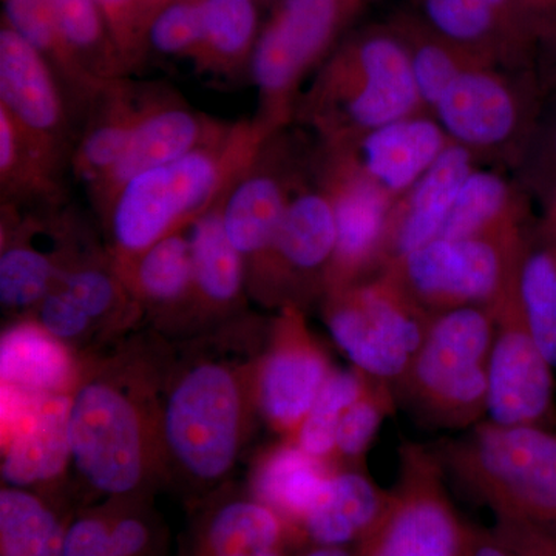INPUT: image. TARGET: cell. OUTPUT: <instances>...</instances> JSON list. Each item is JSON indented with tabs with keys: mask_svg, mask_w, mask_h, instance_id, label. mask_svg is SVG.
I'll list each match as a JSON object with an SVG mask.
<instances>
[{
	"mask_svg": "<svg viewBox=\"0 0 556 556\" xmlns=\"http://www.w3.org/2000/svg\"><path fill=\"white\" fill-rule=\"evenodd\" d=\"M273 129L255 119L222 141L130 179L108 212L116 262L126 265L156 241L189 228L257 161Z\"/></svg>",
	"mask_w": 556,
	"mask_h": 556,
	"instance_id": "6da1fadb",
	"label": "cell"
},
{
	"mask_svg": "<svg viewBox=\"0 0 556 556\" xmlns=\"http://www.w3.org/2000/svg\"><path fill=\"white\" fill-rule=\"evenodd\" d=\"M437 455L496 519L556 538V433L551 428L482 420Z\"/></svg>",
	"mask_w": 556,
	"mask_h": 556,
	"instance_id": "7a4b0ae2",
	"label": "cell"
},
{
	"mask_svg": "<svg viewBox=\"0 0 556 556\" xmlns=\"http://www.w3.org/2000/svg\"><path fill=\"white\" fill-rule=\"evenodd\" d=\"M495 316L485 306L434 314L426 338L396 386L428 424L453 430L486 417Z\"/></svg>",
	"mask_w": 556,
	"mask_h": 556,
	"instance_id": "3957f363",
	"label": "cell"
},
{
	"mask_svg": "<svg viewBox=\"0 0 556 556\" xmlns=\"http://www.w3.org/2000/svg\"><path fill=\"white\" fill-rule=\"evenodd\" d=\"M404 36L376 30L340 51L309 98L331 146L354 141L422 108Z\"/></svg>",
	"mask_w": 556,
	"mask_h": 556,
	"instance_id": "277c9868",
	"label": "cell"
},
{
	"mask_svg": "<svg viewBox=\"0 0 556 556\" xmlns=\"http://www.w3.org/2000/svg\"><path fill=\"white\" fill-rule=\"evenodd\" d=\"M327 294L325 320L340 350L358 371L394 386L419 350L433 314L388 268Z\"/></svg>",
	"mask_w": 556,
	"mask_h": 556,
	"instance_id": "5b68a950",
	"label": "cell"
},
{
	"mask_svg": "<svg viewBox=\"0 0 556 556\" xmlns=\"http://www.w3.org/2000/svg\"><path fill=\"white\" fill-rule=\"evenodd\" d=\"M244 424V394L236 372L201 362L172 387L163 434L178 466L199 481H217L236 463Z\"/></svg>",
	"mask_w": 556,
	"mask_h": 556,
	"instance_id": "8992f818",
	"label": "cell"
},
{
	"mask_svg": "<svg viewBox=\"0 0 556 556\" xmlns=\"http://www.w3.org/2000/svg\"><path fill=\"white\" fill-rule=\"evenodd\" d=\"M521 249L518 232L439 237L386 268L433 316L463 306L492 308L517 277Z\"/></svg>",
	"mask_w": 556,
	"mask_h": 556,
	"instance_id": "52a82bcc",
	"label": "cell"
},
{
	"mask_svg": "<svg viewBox=\"0 0 556 556\" xmlns=\"http://www.w3.org/2000/svg\"><path fill=\"white\" fill-rule=\"evenodd\" d=\"M442 477L438 455L402 445L396 485L357 556H466L471 526L457 515Z\"/></svg>",
	"mask_w": 556,
	"mask_h": 556,
	"instance_id": "ba28073f",
	"label": "cell"
},
{
	"mask_svg": "<svg viewBox=\"0 0 556 556\" xmlns=\"http://www.w3.org/2000/svg\"><path fill=\"white\" fill-rule=\"evenodd\" d=\"M72 463L105 495L137 489L148 468V430L137 401L108 379H91L72 396Z\"/></svg>",
	"mask_w": 556,
	"mask_h": 556,
	"instance_id": "9c48e42d",
	"label": "cell"
},
{
	"mask_svg": "<svg viewBox=\"0 0 556 556\" xmlns=\"http://www.w3.org/2000/svg\"><path fill=\"white\" fill-rule=\"evenodd\" d=\"M350 7L351 0H281L251 56L258 119L270 129L288 119L303 76L327 51Z\"/></svg>",
	"mask_w": 556,
	"mask_h": 556,
	"instance_id": "30bf717a",
	"label": "cell"
},
{
	"mask_svg": "<svg viewBox=\"0 0 556 556\" xmlns=\"http://www.w3.org/2000/svg\"><path fill=\"white\" fill-rule=\"evenodd\" d=\"M489 361V422L551 428L556 420L555 368L538 346L519 303L517 277L495 305Z\"/></svg>",
	"mask_w": 556,
	"mask_h": 556,
	"instance_id": "8fae6325",
	"label": "cell"
},
{
	"mask_svg": "<svg viewBox=\"0 0 556 556\" xmlns=\"http://www.w3.org/2000/svg\"><path fill=\"white\" fill-rule=\"evenodd\" d=\"M325 179L338 228L334 257L325 281L327 292L351 287L383 269L391 217L397 200L336 150Z\"/></svg>",
	"mask_w": 556,
	"mask_h": 556,
	"instance_id": "7c38bea8",
	"label": "cell"
},
{
	"mask_svg": "<svg viewBox=\"0 0 556 556\" xmlns=\"http://www.w3.org/2000/svg\"><path fill=\"white\" fill-rule=\"evenodd\" d=\"M332 371L298 305L287 303L257 375L255 393L265 419L294 437Z\"/></svg>",
	"mask_w": 556,
	"mask_h": 556,
	"instance_id": "4fadbf2b",
	"label": "cell"
},
{
	"mask_svg": "<svg viewBox=\"0 0 556 556\" xmlns=\"http://www.w3.org/2000/svg\"><path fill=\"white\" fill-rule=\"evenodd\" d=\"M230 127L178 100L152 94L126 152L109 177L91 192L94 203L108 214L113 200L130 179L222 141Z\"/></svg>",
	"mask_w": 556,
	"mask_h": 556,
	"instance_id": "5bb4252c",
	"label": "cell"
},
{
	"mask_svg": "<svg viewBox=\"0 0 556 556\" xmlns=\"http://www.w3.org/2000/svg\"><path fill=\"white\" fill-rule=\"evenodd\" d=\"M0 105L33 142L61 160L67 129L64 87L49 61L10 27L0 31Z\"/></svg>",
	"mask_w": 556,
	"mask_h": 556,
	"instance_id": "9a60e30c",
	"label": "cell"
},
{
	"mask_svg": "<svg viewBox=\"0 0 556 556\" xmlns=\"http://www.w3.org/2000/svg\"><path fill=\"white\" fill-rule=\"evenodd\" d=\"M433 110L448 138L470 150L506 144L522 112L515 87L481 62L464 68Z\"/></svg>",
	"mask_w": 556,
	"mask_h": 556,
	"instance_id": "2e32d148",
	"label": "cell"
},
{
	"mask_svg": "<svg viewBox=\"0 0 556 556\" xmlns=\"http://www.w3.org/2000/svg\"><path fill=\"white\" fill-rule=\"evenodd\" d=\"M450 142L438 121L416 113L332 148L399 200L433 166Z\"/></svg>",
	"mask_w": 556,
	"mask_h": 556,
	"instance_id": "e0dca14e",
	"label": "cell"
},
{
	"mask_svg": "<svg viewBox=\"0 0 556 556\" xmlns=\"http://www.w3.org/2000/svg\"><path fill=\"white\" fill-rule=\"evenodd\" d=\"M471 161L470 149L450 142L424 177L397 200L391 217L386 266L439 239L457 193L473 172Z\"/></svg>",
	"mask_w": 556,
	"mask_h": 556,
	"instance_id": "ac0fdd59",
	"label": "cell"
},
{
	"mask_svg": "<svg viewBox=\"0 0 556 556\" xmlns=\"http://www.w3.org/2000/svg\"><path fill=\"white\" fill-rule=\"evenodd\" d=\"M338 243L334 207L325 189L303 190L289 201L273 248L257 265L274 280L325 285Z\"/></svg>",
	"mask_w": 556,
	"mask_h": 556,
	"instance_id": "d6986e66",
	"label": "cell"
},
{
	"mask_svg": "<svg viewBox=\"0 0 556 556\" xmlns=\"http://www.w3.org/2000/svg\"><path fill=\"white\" fill-rule=\"evenodd\" d=\"M72 396L53 394L3 438L2 479L9 486L53 481L72 463L70 441Z\"/></svg>",
	"mask_w": 556,
	"mask_h": 556,
	"instance_id": "ffe728a7",
	"label": "cell"
},
{
	"mask_svg": "<svg viewBox=\"0 0 556 556\" xmlns=\"http://www.w3.org/2000/svg\"><path fill=\"white\" fill-rule=\"evenodd\" d=\"M390 492L357 470L331 471L300 529L317 547L361 543L386 510Z\"/></svg>",
	"mask_w": 556,
	"mask_h": 556,
	"instance_id": "44dd1931",
	"label": "cell"
},
{
	"mask_svg": "<svg viewBox=\"0 0 556 556\" xmlns=\"http://www.w3.org/2000/svg\"><path fill=\"white\" fill-rule=\"evenodd\" d=\"M152 94H139L118 79L94 98L93 113L73 152L76 177L93 192L115 169L144 115Z\"/></svg>",
	"mask_w": 556,
	"mask_h": 556,
	"instance_id": "7402d4cb",
	"label": "cell"
},
{
	"mask_svg": "<svg viewBox=\"0 0 556 556\" xmlns=\"http://www.w3.org/2000/svg\"><path fill=\"white\" fill-rule=\"evenodd\" d=\"M262 156V153H260ZM260 156L237 178L222 200L226 232L244 260L258 263L273 248L291 190Z\"/></svg>",
	"mask_w": 556,
	"mask_h": 556,
	"instance_id": "603a6c76",
	"label": "cell"
},
{
	"mask_svg": "<svg viewBox=\"0 0 556 556\" xmlns=\"http://www.w3.org/2000/svg\"><path fill=\"white\" fill-rule=\"evenodd\" d=\"M73 375L75 364L68 348L38 321H22L3 332L0 340L2 386L53 396L65 393Z\"/></svg>",
	"mask_w": 556,
	"mask_h": 556,
	"instance_id": "cb8c5ba5",
	"label": "cell"
},
{
	"mask_svg": "<svg viewBox=\"0 0 556 556\" xmlns=\"http://www.w3.org/2000/svg\"><path fill=\"white\" fill-rule=\"evenodd\" d=\"M332 468L308 455L294 441L280 445L266 455L254 478V492L287 522L302 526L316 503Z\"/></svg>",
	"mask_w": 556,
	"mask_h": 556,
	"instance_id": "d4e9b609",
	"label": "cell"
},
{
	"mask_svg": "<svg viewBox=\"0 0 556 556\" xmlns=\"http://www.w3.org/2000/svg\"><path fill=\"white\" fill-rule=\"evenodd\" d=\"M222 200L193 219L188 228L193 289L212 306H228L236 302L247 277V260L226 232Z\"/></svg>",
	"mask_w": 556,
	"mask_h": 556,
	"instance_id": "484cf974",
	"label": "cell"
},
{
	"mask_svg": "<svg viewBox=\"0 0 556 556\" xmlns=\"http://www.w3.org/2000/svg\"><path fill=\"white\" fill-rule=\"evenodd\" d=\"M517 288L527 327L556 369V223L536 243H522Z\"/></svg>",
	"mask_w": 556,
	"mask_h": 556,
	"instance_id": "4316f807",
	"label": "cell"
},
{
	"mask_svg": "<svg viewBox=\"0 0 556 556\" xmlns=\"http://www.w3.org/2000/svg\"><path fill=\"white\" fill-rule=\"evenodd\" d=\"M116 273L142 300L155 305H177L193 291L188 228L156 241L131 262L116 266Z\"/></svg>",
	"mask_w": 556,
	"mask_h": 556,
	"instance_id": "83f0119b",
	"label": "cell"
},
{
	"mask_svg": "<svg viewBox=\"0 0 556 556\" xmlns=\"http://www.w3.org/2000/svg\"><path fill=\"white\" fill-rule=\"evenodd\" d=\"M62 39L83 68L101 86L119 79L126 61L110 33L98 0H46Z\"/></svg>",
	"mask_w": 556,
	"mask_h": 556,
	"instance_id": "f1b7e54d",
	"label": "cell"
},
{
	"mask_svg": "<svg viewBox=\"0 0 556 556\" xmlns=\"http://www.w3.org/2000/svg\"><path fill=\"white\" fill-rule=\"evenodd\" d=\"M7 27L31 43L49 61L64 89L80 100L93 102L108 86L91 78L62 39L46 0H3Z\"/></svg>",
	"mask_w": 556,
	"mask_h": 556,
	"instance_id": "f546056e",
	"label": "cell"
},
{
	"mask_svg": "<svg viewBox=\"0 0 556 556\" xmlns=\"http://www.w3.org/2000/svg\"><path fill=\"white\" fill-rule=\"evenodd\" d=\"M65 262L61 249H43L31 237L17 236L3 244L0 255V302L9 311H24L39 306L56 288Z\"/></svg>",
	"mask_w": 556,
	"mask_h": 556,
	"instance_id": "4dcf8cb0",
	"label": "cell"
},
{
	"mask_svg": "<svg viewBox=\"0 0 556 556\" xmlns=\"http://www.w3.org/2000/svg\"><path fill=\"white\" fill-rule=\"evenodd\" d=\"M514 195L510 186L493 172L473 170L457 193L442 228V239L503 236L515 228Z\"/></svg>",
	"mask_w": 556,
	"mask_h": 556,
	"instance_id": "1f68e13d",
	"label": "cell"
},
{
	"mask_svg": "<svg viewBox=\"0 0 556 556\" xmlns=\"http://www.w3.org/2000/svg\"><path fill=\"white\" fill-rule=\"evenodd\" d=\"M203 39L193 60L203 70L230 72L252 56L257 42L254 0H201Z\"/></svg>",
	"mask_w": 556,
	"mask_h": 556,
	"instance_id": "d6a6232c",
	"label": "cell"
},
{
	"mask_svg": "<svg viewBox=\"0 0 556 556\" xmlns=\"http://www.w3.org/2000/svg\"><path fill=\"white\" fill-rule=\"evenodd\" d=\"M65 533L39 497L16 486L0 493L2 556H64Z\"/></svg>",
	"mask_w": 556,
	"mask_h": 556,
	"instance_id": "836d02e7",
	"label": "cell"
},
{
	"mask_svg": "<svg viewBox=\"0 0 556 556\" xmlns=\"http://www.w3.org/2000/svg\"><path fill=\"white\" fill-rule=\"evenodd\" d=\"M369 376L358 369H334L295 431L292 441L308 455L331 464L334 459L336 434L343 415L367 387Z\"/></svg>",
	"mask_w": 556,
	"mask_h": 556,
	"instance_id": "e575fe53",
	"label": "cell"
},
{
	"mask_svg": "<svg viewBox=\"0 0 556 556\" xmlns=\"http://www.w3.org/2000/svg\"><path fill=\"white\" fill-rule=\"evenodd\" d=\"M287 522L260 501H237L217 511L207 529L211 556L281 547Z\"/></svg>",
	"mask_w": 556,
	"mask_h": 556,
	"instance_id": "d590c367",
	"label": "cell"
},
{
	"mask_svg": "<svg viewBox=\"0 0 556 556\" xmlns=\"http://www.w3.org/2000/svg\"><path fill=\"white\" fill-rule=\"evenodd\" d=\"M422 7L434 35L478 58L495 46L507 24L482 0H422Z\"/></svg>",
	"mask_w": 556,
	"mask_h": 556,
	"instance_id": "8d00e7d4",
	"label": "cell"
},
{
	"mask_svg": "<svg viewBox=\"0 0 556 556\" xmlns=\"http://www.w3.org/2000/svg\"><path fill=\"white\" fill-rule=\"evenodd\" d=\"M404 39L420 101L427 108L434 109L456 76L468 65L479 62L475 54L457 49L437 35L419 36L412 31L409 38Z\"/></svg>",
	"mask_w": 556,
	"mask_h": 556,
	"instance_id": "74e56055",
	"label": "cell"
},
{
	"mask_svg": "<svg viewBox=\"0 0 556 556\" xmlns=\"http://www.w3.org/2000/svg\"><path fill=\"white\" fill-rule=\"evenodd\" d=\"M393 383L369 376L367 387L346 409L336 434L334 459H362L394 407ZM332 459V460H334Z\"/></svg>",
	"mask_w": 556,
	"mask_h": 556,
	"instance_id": "f35d334b",
	"label": "cell"
},
{
	"mask_svg": "<svg viewBox=\"0 0 556 556\" xmlns=\"http://www.w3.org/2000/svg\"><path fill=\"white\" fill-rule=\"evenodd\" d=\"M150 46L172 56H195L203 39L201 0H175L150 20L146 30Z\"/></svg>",
	"mask_w": 556,
	"mask_h": 556,
	"instance_id": "ab89813d",
	"label": "cell"
},
{
	"mask_svg": "<svg viewBox=\"0 0 556 556\" xmlns=\"http://www.w3.org/2000/svg\"><path fill=\"white\" fill-rule=\"evenodd\" d=\"M56 287L67 292L93 321L118 308L124 298V281L119 274L98 265L68 266Z\"/></svg>",
	"mask_w": 556,
	"mask_h": 556,
	"instance_id": "60d3db41",
	"label": "cell"
},
{
	"mask_svg": "<svg viewBox=\"0 0 556 556\" xmlns=\"http://www.w3.org/2000/svg\"><path fill=\"white\" fill-rule=\"evenodd\" d=\"M38 316L40 327L64 343L83 338L93 324L67 292L58 287L40 302Z\"/></svg>",
	"mask_w": 556,
	"mask_h": 556,
	"instance_id": "b9f144b4",
	"label": "cell"
},
{
	"mask_svg": "<svg viewBox=\"0 0 556 556\" xmlns=\"http://www.w3.org/2000/svg\"><path fill=\"white\" fill-rule=\"evenodd\" d=\"M121 56L129 65L141 38L142 17L138 0H98Z\"/></svg>",
	"mask_w": 556,
	"mask_h": 556,
	"instance_id": "7bdbcfd3",
	"label": "cell"
},
{
	"mask_svg": "<svg viewBox=\"0 0 556 556\" xmlns=\"http://www.w3.org/2000/svg\"><path fill=\"white\" fill-rule=\"evenodd\" d=\"M64 556H116L110 526L98 518L73 522L65 533Z\"/></svg>",
	"mask_w": 556,
	"mask_h": 556,
	"instance_id": "ee69618b",
	"label": "cell"
},
{
	"mask_svg": "<svg viewBox=\"0 0 556 556\" xmlns=\"http://www.w3.org/2000/svg\"><path fill=\"white\" fill-rule=\"evenodd\" d=\"M493 530L515 556H556V538L533 527L496 519Z\"/></svg>",
	"mask_w": 556,
	"mask_h": 556,
	"instance_id": "f6af8a7d",
	"label": "cell"
},
{
	"mask_svg": "<svg viewBox=\"0 0 556 556\" xmlns=\"http://www.w3.org/2000/svg\"><path fill=\"white\" fill-rule=\"evenodd\" d=\"M113 551L116 556H138L148 546L149 533L135 518H123L110 526Z\"/></svg>",
	"mask_w": 556,
	"mask_h": 556,
	"instance_id": "bcb514c9",
	"label": "cell"
},
{
	"mask_svg": "<svg viewBox=\"0 0 556 556\" xmlns=\"http://www.w3.org/2000/svg\"><path fill=\"white\" fill-rule=\"evenodd\" d=\"M466 556H515L495 530L471 527Z\"/></svg>",
	"mask_w": 556,
	"mask_h": 556,
	"instance_id": "7dc6e473",
	"label": "cell"
},
{
	"mask_svg": "<svg viewBox=\"0 0 556 556\" xmlns=\"http://www.w3.org/2000/svg\"><path fill=\"white\" fill-rule=\"evenodd\" d=\"M170 0H138L139 11H141L142 25H144V30H148V25L150 20L155 16L156 13L163 7H166Z\"/></svg>",
	"mask_w": 556,
	"mask_h": 556,
	"instance_id": "c3c4849f",
	"label": "cell"
},
{
	"mask_svg": "<svg viewBox=\"0 0 556 556\" xmlns=\"http://www.w3.org/2000/svg\"><path fill=\"white\" fill-rule=\"evenodd\" d=\"M303 556H357L346 547H316Z\"/></svg>",
	"mask_w": 556,
	"mask_h": 556,
	"instance_id": "681fc988",
	"label": "cell"
},
{
	"mask_svg": "<svg viewBox=\"0 0 556 556\" xmlns=\"http://www.w3.org/2000/svg\"><path fill=\"white\" fill-rule=\"evenodd\" d=\"M482 2L486 3L490 9L495 10L504 20H507L508 13H510L511 0H482Z\"/></svg>",
	"mask_w": 556,
	"mask_h": 556,
	"instance_id": "f907efd6",
	"label": "cell"
},
{
	"mask_svg": "<svg viewBox=\"0 0 556 556\" xmlns=\"http://www.w3.org/2000/svg\"><path fill=\"white\" fill-rule=\"evenodd\" d=\"M219 556H285L281 547L266 548V551L241 552V554L219 555Z\"/></svg>",
	"mask_w": 556,
	"mask_h": 556,
	"instance_id": "816d5d0a",
	"label": "cell"
},
{
	"mask_svg": "<svg viewBox=\"0 0 556 556\" xmlns=\"http://www.w3.org/2000/svg\"><path fill=\"white\" fill-rule=\"evenodd\" d=\"M517 2L521 3L526 9H541V7L548 5L554 0H517Z\"/></svg>",
	"mask_w": 556,
	"mask_h": 556,
	"instance_id": "f5cc1de1",
	"label": "cell"
},
{
	"mask_svg": "<svg viewBox=\"0 0 556 556\" xmlns=\"http://www.w3.org/2000/svg\"><path fill=\"white\" fill-rule=\"evenodd\" d=\"M551 148H552V159H554V164L556 167V126L554 129V134H552Z\"/></svg>",
	"mask_w": 556,
	"mask_h": 556,
	"instance_id": "db71d44e",
	"label": "cell"
}]
</instances>
